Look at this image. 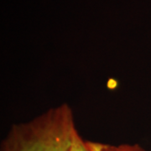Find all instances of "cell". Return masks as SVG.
I'll list each match as a JSON object with an SVG mask.
<instances>
[{
	"mask_svg": "<svg viewBox=\"0 0 151 151\" xmlns=\"http://www.w3.org/2000/svg\"><path fill=\"white\" fill-rule=\"evenodd\" d=\"M77 131L72 108L68 103H60L13 124L0 151H71Z\"/></svg>",
	"mask_w": 151,
	"mask_h": 151,
	"instance_id": "6da1fadb",
	"label": "cell"
},
{
	"mask_svg": "<svg viewBox=\"0 0 151 151\" xmlns=\"http://www.w3.org/2000/svg\"><path fill=\"white\" fill-rule=\"evenodd\" d=\"M71 151H149L139 144H120L118 145L86 140L77 131Z\"/></svg>",
	"mask_w": 151,
	"mask_h": 151,
	"instance_id": "7a4b0ae2",
	"label": "cell"
}]
</instances>
